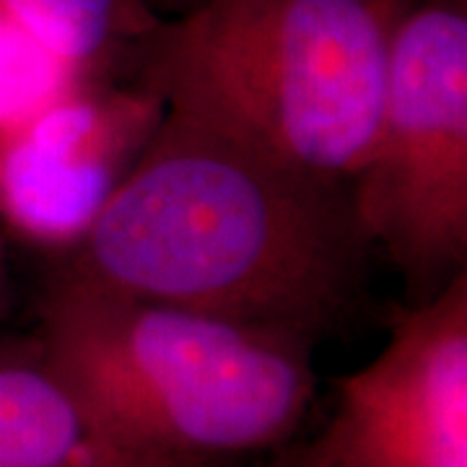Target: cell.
Here are the masks:
<instances>
[{
  "label": "cell",
  "mask_w": 467,
  "mask_h": 467,
  "mask_svg": "<svg viewBox=\"0 0 467 467\" xmlns=\"http://www.w3.org/2000/svg\"><path fill=\"white\" fill-rule=\"evenodd\" d=\"M335 387L317 434L335 467H467V270L413 301Z\"/></svg>",
  "instance_id": "5"
},
{
  "label": "cell",
  "mask_w": 467,
  "mask_h": 467,
  "mask_svg": "<svg viewBox=\"0 0 467 467\" xmlns=\"http://www.w3.org/2000/svg\"><path fill=\"white\" fill-rule=\"evenodd\" d=\"M34 337L138 447L239 467L296 439L317 395V343L52 273Z\"/></svg>",
  "instance_id": "2"
},
{
  "label": "cell",
  "mask_w": 467,
  "mask_h": 467,
  "mask_svg": "<svg viewBox=\"0 0 467 467\" xmlns=\"http://www.w3.org/2000/svg\"><path fill=\"white\" fill-rule=\"evenodd\" d=\"M167 112L138 81H76L0 130V218L67 252L97 221Z\"/></svg>",
  "instance_id": "6"
},
{
  "label": "cell",
  "mask_w": 467,
  "mask_h": 467,
  "mask_svg": "<svg viewBox=\"0 0 467 467\" xmlns=\"http://www.w3.org/2000/svg\"><path fill=\"white\" fill-rule=\"evenodd\" d=\"M16 299V284H14V265H11V252L5 244V236L0 234V319L8 315Z\"/></svg>",
  "instance_id": "10"
},
{
  "label": "cell",
  "mask_w": 467,
  "mask_h": 467,
  "mask_svg": "<svg viewBox=\"0 0 467 467\" xmlns=\"http://www.w3.org/2000/svg\"><path fill=\"white\" fill-rule=\"evenodd\" d=\"M350 201L413 301L467 270V0H410Z\"/></svg>",
  "instance_id": "4"
},
{
  "label": "cell",
  "mask_w": 467,
  "mask_h": 467,
  "mask_svg": "<svg viewBox=\"0 0 467 467\" xmlns=\"http://www.w3.org/2000/svg\"><path fill=\"white\" fill-rule=\"evenodd\" d=\"M254 467H335L327 450L322 447L319 436L296 441L291 439L281 450L270 451L265 457H260V462Z\"/></svg>",
  "instance_id": "9"
},
{
  "label": "cell",
  "mask_w": 467,
  "mask_h": 467,
  "mask_svg": "<svg viewBox=\"0 0 467 467\" xmlns=\"http://www.w3.org/2000/svg\"><path fill=\"white\" fill-rule=\"evenodd\" d=\"M195 0H150V5L161 14V16H171V14H180L187 5H192Z\"/></svg>",
  "instance_id": "11"
},
{
  "label": "cell",
  "mask_w": 467,
  "mask_h": 467,
  "mask_svg": "<svg viewBox=\"0 0 467 467\" xmlns=\"http://www.w3.org/2000/svg\"><path fill=\"white\" fill-rule=\"evenodd\" d=\"M374 244L346 184L169 109L52 273L322 343L368 304Z\"/></svg>",
  "instance_id": "1"
},
{
  "label": "cell",
  "mask_w": 467,
  "mask_h": 467,
  "mask_svg": "<svg viewBox=\"0 0 467 467\" xmlns=\"http://www.w3.org/2000/svg\"><path fill=\"white\" fill-rule=\"evenodd\" d=\"M0 467H213L143 450L29 335L0 343Z\"/></svg>",
  "instance_id": "7"
},
{
  "label": "cell",
  "mask_w": 467,
  "mask_h": 467,
  "mask_svg": "<svg viewBox=\"0 0 467 467\" xmlns=\"http://www.w3.org/2000/svg\"><path fill=\"white\" fill-rule=\"evenodd\" d=\"M0 14L78 81L133 63L164 18L150 0H0Z\"/></svg>",
  "instance_id": "8"
},
{
  "label": "cell",
  "mask_w": 467,
  "mask_h": 467,
  "mask_svg": "<svg viewBox=\"0 0 467 467\" xmlns=\"http://www.w3.org/2000/svg\"><path fill=\"white\" fill-rule=\"evenodd\" d=\"M410 0H195L138 47L135 81L273 156L346 184L382 107Z\"/></svg>",
  "instance_id": "3"
}]
</instances>
